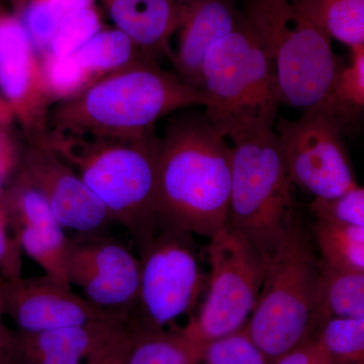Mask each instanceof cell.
I'll use <instances>...</instances> for the list:
<instances>
[{"label": "cell", "mask_w": 364, "mask_h": 364, "mask_svg": "<svg viewBox=\"0 0 364 364\" xmlns=\"http://www.w3.org/2000/svg\"><path fill=\"white\" fill-rule=\"evenodd\" d=\"M130 326L133 340L127 364L202 363V349L191 341L183 327L167 329Z\"/></svg>", "instance_id": "obj_18"}, {"label": "cell", "mask_w": 364, "mask_h": 364, "mask_svg": "<svg viewBox=\"0 0 364 364\" xmlns=\"http://www.w3.org/2000/svg\"><path fill=\"white\" fill-rule=\"evenodd\" d=\"M40 59L53 105L74 97L95 80L80 66L73 54L62 58L46 55Z\"/></svg>", "instance_id": "obj_27"}, {"label": "cell", "mask_w": 364, "mask_h": 364, "mask_svg": "<svg viewBox=\"0 0 364 364\" xmlns=\"http://www.w3.org/2000/svg\"><path fill=\"white\" fill-rule=\"evenodd\" d=\"M318 339L330 364H364V318H328Z\"/></svg>", "instance_id": "obj_25"}, {"label": "cell", "mask_w": 364, "mask_h": 364, "mask_svg": "<svg viewBox=\"0 0 364 364\" xmlns=\"http://www.w3.org/2000/svg\"><path fill=\"white\" fill-rule=\"evenodd\" d=\"M243 14L272 57L282 105L325 112L343 134L356 129L363 111L338 91L344 64L296 0H244Z\"/></svg>", "instance_id": "obj_3"}, {"label": "cell", "mask_w": 364, "mask_h": 364, "mask_svg": "<svg viewBox=\"0 0 364 364\" xmlns=\"http://www.w3.org/2000/svg\"><path fill=\"white\" fill-rule=\"evenodd\" d=\"M97 0H28L21 16L28 35L39 56L44 54L48 46L70 14L95 6Z\"/></svg>", "instance_id": "obj_24"}, {"label": "cell", "mask_w": 364, "mask_h": 364, "mask_svg": "<svg viewBox=\"0 0 364 364\" xmlns=\"http://www.w3.org/2000/svg\"><path fill=\"white\" fill-rule=\"evenodd\" d=\"M73 55L95 79L123 68L142 56L128 36L116 28L105 26Z\"/></svg>", "instance_id": "obj_22"}, {"label": "cell", "mask_w": 364, "mask_h": 364, "mask_svg": "<svg viewBox=\"0 0 364 364\" xmlns=\"http://www.w3.org/2000/svg\"><path fill=\"white\" fill-rule=\"evenodd\" d=\"M208 241L210 273L205 299L198 313L183 327L203 353L210 342L247 324L265 274L262 256L233 228L226 225Z\"/></svg>", "instance_id": "obj_8"}, {"label": "cell", "mask_w": 364, "mask_h": 364, "mask_svg": "<svg viewBox=\"0 0 364 364\" xmlns=\"http://www.w3.org/2000/svg\"><path fill=\"white\" fill-rule=\"evenodd\" d=\"M274 128L291 181L315 200H335L358 186L343 133L325 112L306 109L298 119H279Z\"/></svg>", "instance_id": "obj_10"}, {"label": "cell", "mask_w": 364, "mask_h": 364, "mask_svg": "<svg viewBox=\"0 0 364 364\" xmlns=\"http://www.w3.org/2000/svg\"><path fill=\"white\" fill-rule=\"evenodd\" d=\"M193 236L181 228L156 222L147 239L136 246L140 289L132 315L136 318L128 320L129 324L166 328L193 310L208 279Z\"/></svg>", "instance_id": "obj_9"}, {"label": "cell", "mask_w": 364, "mask_h": 364, "mask_svg": "<svg viewBox=\"0 0 364 364\" xmlns=\"http://www.w3.org/2000/svg\"><path fill=\"white\" fill-rule=\"evenodd\" d=\"M6 1L11 11L21 18V14L25 11L28 0H6Z\"/></svg>", "instance_id": "obj_36"}, {"label": "cell", "mask_w": 364, "mask_h": 364, "mask_svg": "<svg viewBox=\"0 0 364 364\" xmlns=\"http://www.w3.org/2000/svg\"><path fill=\"white\" fill-rule=\"evenodd\" d=\"M0 364H21L18 334L11 331L0 313Z\"/></svg>", "instance_id": "obj_34"}, {"label": "cell", "mask_w": 364, "mask_h": 364, "mask_svg": "<svg viewBox=\"0 0 364 364\" xmlns=\"http://www.w3.org/2000/svg\"><path fill=\"white\" fill-rule=\"evenodd\" d=\"M272 364H330L324 347L318 336L304 342L296 348L272 361Z\"/></svg>", "instance_id": "obj_33"}, {"label": "cell", "mask_w": 364, "mask_h": 364, "mask_svg": "<svg viewBox=\"0 0 364 364\" xmlns=\"http://www.w3.org/2000/svg\"><path fill=\"white\" fill-rule=\"evenodd\" d=\"M133 331L127 321L119 323L90 354L97 364H127Z\"/></svg>", "instance_id": "obj_32"}, {"label": "cell", "mask_w": 364, "mask_h": 364, "mask_svg": "<svg viewBox=\"0 0 364 364\" xmlns=\"http://www.w3.org/2000/svg\"><path fill=\"white\" fill-rule=\"evenodd\" d=\"M314 235L323 264L364 272V227L316 219Z\"/></svg>", "instance_id": "obj_21"}, {"label": "cell", "mask_w": 364, "mask_h": 364, "mask_svg": "<svg viewBox=\"0 0 364 364\" xmlns=\"http://www.w3.org/2000/svg\"><path fill=\"white\" fill-rule=\"evenodd\" d=\"M104 28L97 4L80 9L63 21L48 49L40 57L46 55L57 58L70 56Z\"/></svg>", "instance_id": "obj_26"}, {"label": "cell", "mask_w": 364, "mask_h": 364, "mask_svg": "<svg viewBox=\"0 0 364 364\" xmlns=\"http://www.w3.org/2000/svg\"><path fill=\"white\" fill-rule=\"evenodd\" d=\"M0 312L20 333H38L102 320H119L74 293L65 280L44 274L0 280ZM122 321V320H121Z\"/></svg>", "instance_id": "obj_13"}, {"label": "cell", "mask_w": 364, "mask_h": 364, "mask_svg": "<svg viewBox=\"0 0 364 364\" xmlns=\"http://www.w3.org/2000/svg\"><path fill=\"white\" fill-rule=\"evenodd\" d=\"M352 61L340 73L338 91L346 104L364 112V44L351 48Z\"/></svg>", "instance_id": "obj_31"}, {"label": "cell", "mask_w": 364, "mask_h": 364, "mask_svg": "<svg viewBox=\"0 0 364 364\" xmlns=\"http://www.w3.org/2000/svg\"><path fill=\"white\" fill-rule=\"evenodd\" d=\"M322 324L321 261L298 222L265 262L259 296L246 328L273 361L317 337Z\"/></svg>", "instance_id": "obj_6"}, {"label": "cell", "mask_w": 364, "mask_h": 364, "mask_svg": "<svg viewBox=\"0 0 364 364\" xmlns=\"http://www.w3.org/2000/svg\"><path fill=\"white\" fill-rule=\"evenodd\" d=\"M20 168L39 188L64 229L76 234L102 233L114 223L77 172L49 148L26 143Z\"/></svg>", "instance_id": "obj_14"}, {"label": "cell", "mask_w": 364, "mask_h": 364, "mask_svg": "<svg viewBox=\"0 0 364 364\" xmlns=\"http://www.w3.org/2000/svg\"><path fill=\"white\" fill-rule=\"evenodd\" d=\"M202 74L203 114L225 138L274 128L282 105L277 72L243 13L236 28L210 46Z\"/></svg>", "instance_id": "obj_5"}, {"label": "cell", "mask_w": 364, "mask_h": 364, "mask_svg": "<svg viewBox=\"0 0 364 364\" xmlns=\"http://www.w3.org/2000/svg\"><path fill=\"white\" fill-rule=\"evenodd\" d=\"M4 191L0 193V279H14L23 275V252L14 236Z\"/></svg>", "instance_id": "obj_30"}, {"label": "cell", "mask_w": 364, "mask_h": 364, "mask_svg": "<svg viewBox=\"0 0 364 364\" xmlns=\"http://www.w3.org/2000/svg\"><path fill=\"white\" fill-rule=\"evenodd\" d=\"M114 28L128 36L144 56L172 62L171 39L181 23L183 0H97Z\"/></svg>", "instance_id": "obj_16"}, {"label": "cell", "mask_w": 364, "mask_h": 364, "mask_svg": "<svg viewBox=\"0 0 364 364\" xmlns=\"http://www.w3.org/2000/svg\"><path fill=\"white\" fill-rule=\"evenodd\" d=\"M39 145L75 170L139 246L156 223L161 136L157 131L119 138L48 131Z\"/></svg>", "instance_id": "obj_4"}, {"label": "cell", "mask_w": 364, "mask_h": 364, "mask_svg": "<svg viewBox=\"0 0 364 364\" xmlns=\"http://www.w3.org/2000/svg\"><path fill=\"white\" fill-rule=\"evenodd\" d=\"M0 97L11 107L26 143H39L53 107L42 64L20 16L0 2Z\"/></svg>", "instance_id": "obj_12"}, {"label": "cell", "mask_w": 364, "mask_h": 364, "mask_svg": "<svg viewBox=\"0 0 364 364\" xmlns=\"http://www.w3.org/2000/svg\"><path fill=\"white\" fill-rule=\"evenodd\" d=\"M203 105L202 91L142 55L53 105L47 127L48 131L131 138L156 130L158 122L174 112Z\"/></svg>", "instance_id": "obj_2"}, {"label": "cell", "mask_w": 364, "mask_h": 364, "mask_svg": "<svg viewBox=\"0 0 364 364\" xmlns=\"http://www.w3.org/2000/svg\"><path fill=\"white\" fill-rule=\"evenodd\" d=\"M301 11L330 39L364 44V0H296Z\"/></svg>", "instance_id": "obj_19"}, {"label": "cell", "mask_w": 364, "mask_h": 364, "mask_svg": "<svg viewBox=\"0 0 364 364\" xmlns=\"http://www.w3.org/2000/svg\"><path fill=\"white\" fill-rule=\"evenodd\" d=\"M228 226L257 249L264 262L293 231V184L274 128L232 141Z\"/></svg>", "instance_id": "obj_7"}, {"label": "cell", "mask_w": 364, "mask_h": 364, "mask_svg": "<svg viewBox=\"0 0 364 364\" xmlns=\"http://www.w3.org/2000/svg\"><path fill=\"white\" fill-rule=\"evenodd\" d=\"M160 136L156 222L210 240L228 223L232 147L203 112L188 109L169 116Z\"/></svg>", "instance_id": "obj_1"}, {"label": "cell", "mask_w": 364, "mask_h": 364, "mask_svg": "<svg viewBox=\"0 0 364 364\" xmlns=\"http://www.w3.org/2000/svg\"><path fill=\"white\" fill-rule=\"evenodd\" d=\"M11 176H13L9 173L6 170L0 167V193L6 188V183L9 182V179L11 178Z\"/></svg>", "instance_id": "obj_37"}, {"label": "cell", "mask_w": 364, "mask_h": 364, "mask_svg": "<svg viewBox=\"0 0 364 364\" xmlns=\"http://www.w3.org/2000/svg\"><path fill=\"white\" fill-rule=\"evenodd\" d=\"M242 13L232 0H183L172 65L189 86L202 90L203 64L210 46L234 30Z\"/></svg>", "instance_id": "obj_15"}, {"label": "cell", "mask_w": 364, "mask_h": 364, "mask_svg": "<svg viewBox=\"0 0 364 364\" xmlns=\"http://www.w3.org/2000/svg\"><path fill=\"white\" fill-rule=\"evenodd\" d=\"M85 360L65 355H50L41 358L35 364H85Z\"/></svg>", "instance_id": "obj_35"}, {"label": "cell", "mask_w": 364, "mask_h": 364, "mask_svg": "<svg viewBox=\"0 0 364 364\" xmlns=\"http://www.w3.org/2000/svg\"><path fill=\"white\" fill-rule=\"evenodd\" d=\"M124 321L102 320L38 333L18 334L21 364H35L50 355L73 356L86 360L102 340Z\"/></svg>", "instance_id": "obj_17"}, {"label": "cell", "mask_w": 364, "mask_h": 364, "mask_svg": "<svg viewBox=\"0 0 364 364\" xmlns=\"http://www.w3.org/2000/svg\"><path fill=\"white\" fill-rule=\"evenodd\" d=\"M64 230L18 227L13 231L21 252L37 263L44 274L68 282L67 265L70 238L66 236Z\"/></svg>", "instance_id": "obj_23"}, {"label": "cell", "mask_w": 364, "mask_h": 364, "mask_svg": "<svg viewBox=\"0 0 364 364\" xmlns=\"http://www.w3.org/2000/svg\"><path fill=\"white\" fill-rule=\"evenodd\" d=\"M321 315L328 318H364V272L336 269L321 262Z\"/></svg>", "instance_id": "obj_20"}, {"label": "cell", "mask_w": 364, "mask_h": 364, "mask_svg": "<svg viewBox=\"0 0 364 364\" xmlns=\"http://www.w3.org/2000/svg\"><path fill=\"white\" fill-rule=\"evenodd\" d=\"M85 364H97V363L95 361V359L92 358V356H90V358L86 359Z\"/></svg>", "instance_id": "obj_38"}, {"label": "cell", "mask_w": 364, "mask_h": 364, "mask_svg": "<svg viewBox=\"0 0 364 364\" xmlns=\"http://www.w3.org/2000/svg\"><path fill=\"white\" fill-rule=\"evenodd\" d=\"M67 277L91 305L128 321L138 305L140 261L121 242L102 233L70 238Z\"/></svg>", "instance_id": "obj_11"}, {"label": "cell", "mask_w": 364, "mask_h": 364, "mask_svg": "<svg viewBox=\"0 0 364 364\" xmlns=\"http://www.w3.org/2000/svg\"><path fill=\"white\" fill-rule=\"evenodd\" d=\"M200 364H272L244 326L238 331L210 342Z\"/></svg>", "instance_id": "obj_28"}, {"label": "cell", "mask_w": 364, "mask_h": 364, "mask_svg": "<svg viewBox=\"0 0 364 364\" xmlns=\"http://www.w3.org/2000/svg\"><path fill=\"white\" fill-rule=\"evenodd\" d=\"M0 280H1V279H0ZM0 313H1V312H0Z\"/></svg>", "instance_id": "obj_39"}, {"label": "cell", "mask_w": 364, "mask_h": 364, "mask_svg": "<svg viewBox=\"0 0 364 364\" xmlns=\"http://www.w3.org/2000/svg\"><path fill=\"white\" fill-rule=\"evenodd\" d=\"M311 208L316 219L364 227V188L358 186L332 200H315Z\"/></svg>", "instance_id": "obj_29"}]
</instances>
